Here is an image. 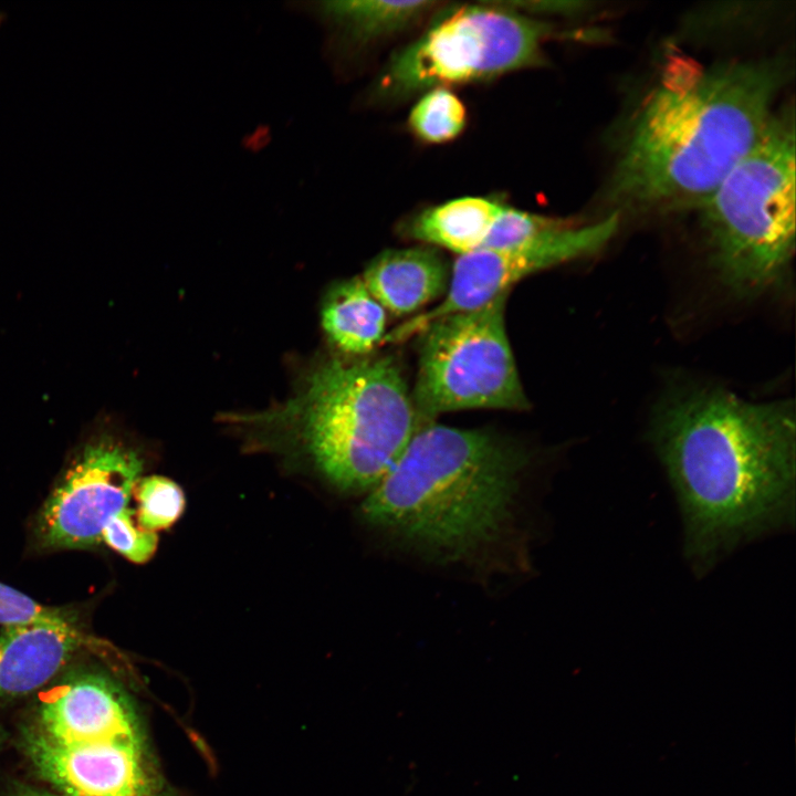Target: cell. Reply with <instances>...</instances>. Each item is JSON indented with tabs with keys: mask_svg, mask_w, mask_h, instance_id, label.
<instances>
[{
	"mask_svg": "<svg viewBox=\"0 0 796 796\" xmlns=\"http://www.w3.org/2000/svg\"><path fill=\"white\" fill-rule=\"evenodd\" d=\"M651 437L680 506L685 554L698 570L793 524L792 401L755 402L719 387L677 390L657 408Z\"/></svg>",
	"mask_w": 796,
	"mask_h": 796,
	"instance_id": "1",
	"label": "cell"
},
{
	"mask_svg": "<svg viewBox=\"0 0 796 796\" xmlns=\"http://www.w3.org/2000/svg\"><path fill=\"white\" fill-rule=\"evenodd\" d=\"M786 74L778 59L669 60L628 124L614 212L699 208L765 134Z\"/></svg>",
	"mask_w": 796,
	"mask_h": 796,
	"instance_id": "2",
	"label": "cell"
},
{
	"mask_svg": "<svg viewBox=\"0 0 796 796\" xmlns=\"http://www.w3.org/2000/svg\"><path fill=\"white\" fill-rule=\"evenodd\" d=\"M526 452L485 429L425 425L362 505L373 526L452 557L493 541Z\"/></svg>",
	"mask_w": 796,
	"mask_h": 796,
	"instance_id": "3",
	"label": "cell"
},
{
	"mask_svg": "<svg viewBox=\"0 0 796 796\" xmlns=\"http://www.w3.org/2000/svg\"><path fill=\"white\" fill-rule=\"evenodd\" d=\"M297 439L316 467L346 491L374 489L423 426L389 355L315 367L281 406L240 417Z\"/></svg>",
	"mask_w": 796,
	"mask_h": 796,
	"instance_id": "4",
	"label": "cell"
},
{
	"mask_svg": "<svg viewBox=\"0 0 796 796\" xmlns=\"http://www.w3.org/2000/svg\"><path fill=\"white\" fill-rule=\"evenodd\" d=\"M709 262L734 295L754 297L786 279L795 252V124L768 128L698 208Z\"/></svg>",
	"mask_w": 796,
	"mask_h": 796,
	"instance_id": "5",
	"label": "cell"
},
{
	"mask_svg": "<svg viewBox=\"0 0 796 796\" xmlns=\"http://www.w3.org/2000/svg\"><path fill=\"white\" fill-rule=\"evenodd\" d=\"M549 27L500 2L447 9L392 56L377 92L400 98L538 64Z\"/></svg>",
	"mask_w": 796,
	"mask_h": 796,
	"instance_id": "6",
	"label": "cell"
},
{
	"mask_svg": "<svg viewBox=\"0 0 796 796\" xmlns=\"http://www.w3.org/2000/svg\"><path fill=\"white\" fill-rule=\"evenodd\" d=\"M507 295L438 318L420 333L411 396L421 419L464 409L530 408L505 328Z\"/></svg>",
	"mask_w": 796,
	"mask_h": 796,
	"instance_id": "7",
	"label": "cell"
},
{
	"mask_svg": "<svg viewBox=\"0 0 796 796\" xmlns=\"http://www.w3.org/2000/svg\"><path fill=\"white\" fill-rule=\"evenodd\" d=\"M612 212L595 221L563 219L552 229L516 247L476 250L454 261L441 303L386 334L384 342H401L420 334L443 316L478 308L536 272L597 253L619 227Z\"/></svg>",
	"mask_w": 796,
	"mask_h": 796,
	"instance_id": "8",
	"label": "cell"
},
{
	"mask_svg": "<svg viewBox=\"0 0 796 796\" xmlns=\"http://www.w3.org/2000/svg\"><path fill=\"white\" fill-rule=\"evenodd\" d=\"M143 459L108 431H94L78 447L35 520L44 549H83L102 542L108 522L127 507Z\"/></svg>",
	"mask_w": 796,
	"mask_h": 796,
	"instance_id": "9",
	"label": "cell"
},
{
	"mask_svg": "<svg viewBox=\"0 0 796 796\" xmlns=\"http://www.w3.org/2000/svg\"><path fill=\"white\" fill-rule=\"evenodd\" d=\"M21 732L61 746L151 743L134 698L96 670L75 671L45 692Z\"/></svg>",
	"mask_w": 796,
	"mask_h": 796,
	"instance_id": "10",
	"label": "cell"
},
{
	"mask_svg": "<svg viewBox=\"0 0 796 796\" xmlns=\"http://www.w3.org/2000/svg\"><path fill=\"white\" fill-rule=\"evenodd\" d=\"M20 748L63 796H187L167 778L153 743L61 746L25 733Z\"/></svg>",
	"mask_w": 796,
	"mask_h": 796,
	"instance_id": "11",
	"label": "cell"
},
{
	"mask_svg": "<svg viewBox=\"0 0 796 796\" xmlns=\"http://www.w3.org/2000/svg\"><path fill=\"white\" fill-rule=\"evenodd\" d=\"M78 622L31 621L1 626L0 700L29 694L50 682L84 648Z\"/></svg>",
	"mask_w": 796,
	"mask_h": 796,
	"instance_id": "12",
	"label": "cell"
},
{
	"mask_svg": "<svg viewBox=\"0 0 796 796\" xmlns=\"http://www.w3.org/2000/svg\"><path fill=\"white\" fill-rule=\"evenodd\" d=\"M451 269L442 255L428 247L385 250L362 276L374 298L396 316L416 313L444 295Z\"/></svg>",
	"mask_w": 796,
	"mask_h": 796,
	"instance_id": "13",
	"label": "cell"
},
{
	"mask_svg": "<svg viewBox=\"0 0 796 796\" xmlns=\"http://www.w3.org/2000/svg\"><path fill=\"white\" fill-rule=\"evenodd\" d=\"M504 205L483 197H462L428 208L406 227L426 244L464 255L479 250Z\"/></svg>",
	"mask_w": 796,
	"mask_h": 796,
	"instance_id": "14",
	"label": "cell"
},
{
	"mask_svg": "<svg viewBox=\"0 0 796 796\" xmlns=\"http://www.w3.org/2000/svg\"><path fill=\"white\" fill-rule=\"evenodd\" d=\"M386 310L362 277L336 284L322 308V325L329 341L349 355L370 353L386 335Z\"/></svg>",
	"mask_w": 796,
	"mask_h": 796,
	"instance_id": "15",
	"label": "cell"
},
{
	"mask_svg": "<svg viewBox=\"0 0 796 796\" xmlns=\"http://www.w3.org/2000/svg\"><path fill=\"white\" fill-rule=\"evenodd\" d=\"M434 1H326L321 15L343 34L369 41L399 31L430 11Z\"/></svg>",
	"mask_w": 796,
	"mask_h": 796,
	"instance_id": "16",
	"label": "cell"
},
{
	"mask_svg": "<svg viewBox=\"0 0 796 796\" xmlns=\"http://www.w3.org/2000/svg\"><path fill=\"white\" fill-rule=\"evenodd\" d=\"M467 125V109L462 101L447 87L426 92L412 106L408 127L421 142L447 143L458 137Z\"/></svg>",
	"mask_w": 796,
	"mask_h": 796,
	"instance_id": "17",
	"label": "cell"
},
{
	"mask_svg": "<svg viewBox=\"0 0 796 796\" xmlns=\"http://www.w3.org/2000/svg\"><path fill=\"white\" fill-rule=\"evenodd\" d=\"M133 494L137 501V524L149 532L169 528L185 511L182 489L166 476L140 478Z\"/></svg>",
	"mask_w": 796,
	"mask_h": 796,
	"instance_id": "18",
	"label": "cell"
},
{
	"mask_svg": "<svg viewBox=\"0 0 796 796\" xmlns=\"http://www.w3.org/2000/svg\"><path fill=\"white\" fill-rule=\"evenodd\" d=\"M561 220L562 218L537 214L504 206L493 221L479 250L516 247L552 229Z\"/></svg>",
	"mask_w": 796,
	"mask_h": 796,
	"instance_id": "19",
	"label": "cell"
},
{
	"mask_svg": "<svg viewBox=\"0 0 796 796\" xmlns=\"http://www.w3.org/2000/svg\"><path fill=\"white\" fill-rule=\"evenodd\" d=\"M134 510L124 509L115 515L102 532V542L136 564L149 561L158 546V536L142 528L134 521Z\"/></svg>",
	"mask_w": 796,
	"mask_h": 796,
	"instance_id": "20",
	"label": "cell"
},
{
	"mask_svg": "<svg viewBox=\"0 0 796 796\" xmlns=\"http://www.w3.org/2000/svg\"><path fill=\"white\" fill-rule=\"evenodd\" d=\"M31 621L78 622L76 614L63 607L45 606L23 593L0 583V625Z\"/></svg>",
	"mask_w": 796,
	"mask_h": 796,
	"instance_id": "21",
	"label": "cell"
},
{
	"mask_svg": "<svg viewBox=\"0 0 796 796\" xmlns=\"http://www.w3.org/2000/svg\"><path fill=\"white\" fill-rule=\"evenodd\" d=\"M9 796H63L57 792L43 789L31 786L29 784H17L10 792Z\"/></svg>",
	"mask_w": 796,
	"mask_h": 796,
	"instance_id": "22",
	"label": "cell"
},
{
	"mask_svg": "<svg viewBox=\"0 0 796 796\" xmlns=\"http://www.w3.org/2000/svg\"><path fill=\"white\" fill-rule=\"evenodd\" d=\"M6 736H7V735H6V732H4L3 729L0 726V748H1L2 744L4 743V741H6Z\"/></svg>",
	"mask_w": 796,
	"mask_h": 796,
	"instance_id": "23",
	"label": "cell"
},
{
	"mask_svg": "<svg viewBox=\"0 0 796 796\" xmlns=\"http://www.w3.org/2000/svg\"><path fill=\"white\" fill-rule=\"evenodd\" d=\"M1 25H2V18H1V15H0V28H1Z\"/></svg>",
	"mask_w": 796,
	"mask_h": 796,
	"instance_id": "24",
	"label": "cell"
}]
</instances>
